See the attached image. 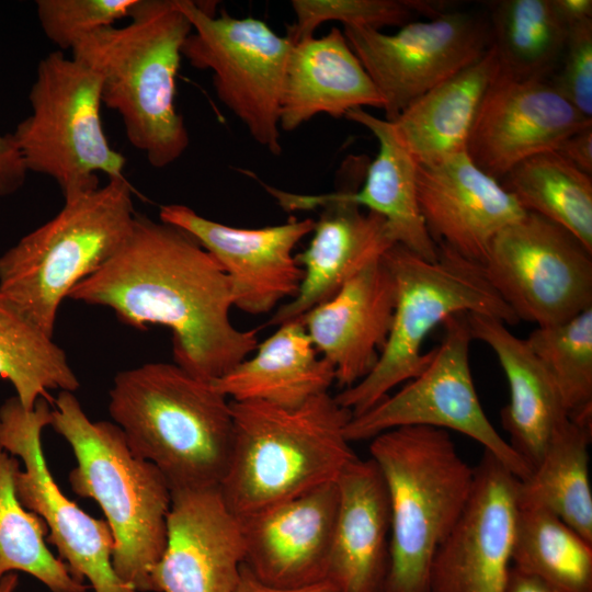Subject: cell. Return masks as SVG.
Returning <instances> with one entry per match:
<instances>
[{
	"mask_svg": "<svg viewBox=\"0 0 592 592\" xmlns=\"http://www.w3.org/2000/svg\"><path fill=\"white\" fill-rule=\"evenodd\" d=\"M68 298L111 308L133 328L167 327L174 363L209 383L259 344L257 330L231 321V283L217 260L186 231L139 213L116 252Z\"/></svg>",
	"mask_w": 592,
	"mask_h": 592,
	"instance_id": "obj_1",
	"label": "cell"
},
{
	"mask_svg": "<svg viewBox=\"0 0 592 592\" xmlns=\"http://www.w3.org/2000/svg\"><path fill=\"white\" fill-rule=\"evenodd\" d=\"M128 19L124 26L83 37L71 57L101 77L102 103L119 114L130 145L161 169L175 162L190 144L175 93L192 25L180 0H137Z\"/></svg>",
	"mask_w": 592,
	"mask_h": 592,
	"instance_id": "obj_2",
	"label": "cell"
},
{
	"mask_svg": "<svg viewBox=\"0 0 592 592\" xmlns=\"http://www.w3.org/2000/svg\"><path fill=\"white\" fill-rule=\"evenodd\" d=\"M109 413L132 451L152 463L171 490L219 487L234 440L230 400L175 363L122 371Z\"/></svg>",
	"mask_w": 592,
	"mask_h": 592,
	"instance_id": "obj_3",
	"label": "cell"
},
{
	"mask_svg": "<svg viewBox=\"0 0 592 592\" xmlns=\"http://www.w3.org/2000/svg\"><path fill=\"white\" fill-rule=\"evenodd\" d=\"M230 408L232 451L219 490L239 519L334 482L357 457L345 435L353 414L330 392L296 408L232 400Z\"/></svg>",
	"mask_w": 592,
	"mask_h": 592,
	"instance_id": "obj_4",
	"label": "cell"
},
{
	"mask_svg": "<svg viewBox=\"0 0 592 592\" xmlns=\"http://www.w3.org/2000/svg\"><path fill=\"white\" fill-rule=\"evenodd\" d=\"M50 426L72 449V491L94 500L115 542L113 567L137 592H153L152 572L167 544L171 489L150 462L135 454L114 422L92 421L71 391H59Z\"/></svg>",
	"mask_w": 592,
	"mask_h": 592,
	"instance_id": "obj_5",
	"label": "cell"
},
{
	"mask_svg": "<svg viewBox=\"0 0 592 592\" xmlns=\"http://www.w3.org/2000/svg\"><path fill=\"white\" fill-rule=\"evenodd\" d=\"M390 506L389 565L383 592H431L434 555L463 513L475 469L449 432L400 426L372 439Z\"/></svg>",
	"mask_w": 592,
	"mask_h": 592,
	"instance_id": "obj_6",
	"label": "cell"
},
{
	"mask_svg": "<svg viewBox=\"0 0 592 592\" xmlns=\"http://www.w3.org/2000/svg\"><path fill=\"white\" fill-rule=\"evenodd\" d=\"M135 215L125 177L65 200L55 217L0 255V293L53 337L61 301L116 252Z\"/></svg>",
	"mask_w": 592,
	"mask_h": 592,
	"instance_id": "obj_7",
	"label": "cell"
},
{
	"mask_svg": "<svg viewBox=\"0 0 592 592\" xmlns=\"http://www.w3.org/2000/svg\"><path fill=\"white\" fill-rule=\"evenodd\" d=\"M383 261L395 280L397 294L387 341L371 373L334 396L353 417L423 372L432 357V350L422 353L423 342L449 316L474 312L494 317L506 326L520 322L487 281L481 265L445 246H437V259L428 261L394 244Z\"/></svg>",
	"mask_w": 592,
	"mask_h": 592,
	"instance_id": "obj_8",
	"label": "cell"
},
{
	"mask_svg": "<svg viewBox=\"0 0 592 592\" xmlns=\"http://www.w3.org/2000/svg\"><path fill=\"white\" fill-rule=\"evenodd\" d=\"M101 77L55 50L42 58L30 89L32 113L10 133L29 172L53 179L68 200L100 186L99 173L124 177L125 157L106 138Z\"/></svg>",
	"mask_w": 592,
	"mask_h": 592,
	"instance_id": "obj_9",
	"label": "cell"
},
{
	"mask_svg": "<svg viewBox=\"0 0 592 592\" xmlns=\"http://www.w3.org/2000/svg\"><path fill=\"white\" fill-rule=\"evenodd\" d=\"M192 25L182 47L192 67L213 72L219 101L272 155L282 153L280 109L293 44L255 18H232L192 0H180Z\"/></svg>",
	"mask_w": 592,
	"mask_h": 592,
	"instance_id": "obj_10",
	"label": "cell"
},
{
	"mask_svg": "<svg viewBox=\"0 0 592 592\" xmlns=\"http://www.w3.org/2000/svg\"><path fill=\"white\" fill-rule=\"evenodd\" d=\"M443 326V340L432 350L423 372L396 394L352 417L346 439L372 440L385 431L413 425L453 430L478 442L519 480L524 479L531 468L498 433L478 398L469 365L473 337L467 314L452 315Z\"/></svg>",
	"mask_w": 592,
	"mask_h": 592,
	"instance_id": "obj_11",
	"label": "cell"
},
{
	"mask_svg": "<svg viewBox=\"0 0 592 592\" xmlns=\"http://www.w3.org/2000/svg\"><path fill=\"white\" fill-rule=\"evenodd\" d=\"M481 269L520 321L548 326L592 307V251L537 214L502 229Z\"/></svg>",
	"mask_w": 592,
	"mask_h": 592,
	"instance_id": "obj_12",
	"label": "cell"
},
{
	"mask_svg": "<svg viewBox=\"0 0 592 592\" xmlns=\"http://www.w3.org/2000/svg\"><path fill=\"white\" fill-rule=\"evenodd\" d=\"M50 401L41 398L26 410L13 396L0 407V444L20 457L24 469L15 475V492L22 505L47 525L46 542L73 577L94 592H137L113 567L114 537L104 519L86 513L67 498L46 464L42 432L52 423Z\"/></svg>",
	"mask_w": 592,
	"mask_h": 592,
	"instance_id": "obj_13",
	"label": "cell"
},
{
	"mask_svg": "<svg viewBox=\"0 0 592 592\" xmlns=\"http://www.w3.org/2000/svg\"><path fill=\"white\" fill-rule=\"evenodd\" d=\"M343 33L379 92L387 121L491 46L488 19L467 11L411 21L395 34L361 27H343Z\"/></svg>",
	"mask_w": 592,
	"mask_h": 592,
	"instance_id": "obj_14",
	"label": "cell"
},
{
	"mask_svg": "<svg viewBox=\"0 0 592 592\" xmlns=\"http://www.w3.org/2000/svg\"><path fill=\"white\" fill-rule=\"evenodd\" d=\"M469 500L431 566V592H505L519 479L489 452L474 467Z\"/></svg>",
	"mask_w": 592,
	"mask_h": 592,
	"instance_id": "obj_15",
	"label": "cell"
},
{
	"mask_svg": "<svg viewBox=\"0 0 592 592\" xmlns=\"http://www.w3.org/2000/svg\"><path fill=\"white\" fill-rule=\"evenodd\" d=\"M159 219L190 234L217 260L230 280L234 307L251 315L267 314L297 294L303 269L293 252L311 234L314 219L239 228L205 218L181 204L162 205Z\"/></svg>",
	"mask_w": 592,
	"mask_h": 592,
	"instance_id": "obj_16",
	"label": "cell"
},
{
	"mask_svg": "<svg viewBox=\"0 0 592 592\" xmlns=\"http://www.w3.org/2000/svg\"><path fill=\"white\" fill-rule=\"evenodd\" d=\"M592 125L547 79L517 80L500 70L474 121L467 155L498 181L521 161L556 151L570 135Z\"/></svg>",
	"mask_w": 592,
	"mask_h": 592,
	"instance_id": "obj_17",
	"label": "cell"
},
{
	"mask_svg": "<svg viewBox=\"0 0 592 592\" xmlns=\"http://www.w3.org/2000/svg\"><path fill=\"white\" fill-rule=\"evenodd\" d=\"M265 190L286 210L323 207L319 219L315 220L308 247L295 255L303 269L299 289L276 309L269 321L271 326L300 319L396 244L386 220L376 213L321 195H299L270 186Z\"/></svg>",
	"mask_w": 592,
	"mask_h": 592,
	"instance_id": "obj_18",
	"label": "cell"
},
{
	"mask_svg": "<svg viewBox=\"0 0 592 592\" xmlns=\"http://www.w3.org/2000/svg\"><path fill=\"white\" fill-rule=\"evenodd\" d=\"M244 563L240 520L219 487L171 490L153 592H235Z\"/></svg>",
	"mask_w": 592,
	"mask_h": 592,
	"instance_id": "obj_19",
	"label": "cell"
},
{
	"mask_svg": "<svg viewBox=\"0 0 592 592\" xmlns=\"http://www.w3.org/2000/svg\"><path fill=\"white\" fill-rule=\"evenodd\" d=\"M418 203L437 246L482 265L496 236L526 212L467 152L432 167H418Z\"/></svg>",
	"mask_w": 592,
	"mask_h": 592,
	"instance_id": "obj_20",
	"label": "cell"
},
{
	"mask_svg": "<svg viewBox=\"0 0 592 592\" xmlns=\"http://www.w3.org/2000/svg\"><path fill=\"white\" fill-rule=\"evenodd\" d=\"M337 509L334 481L238 517L244 566L260 581L278 588L325 580Z\"/></svg>",
	"mask_w": 592,
	"mask_h": 592,
	"instance_id": "obj_21",
	"label": "cell"
},
{
	"mask_svg": "<svg viewBox=\"0 0 592 592\" xmlns=\"http://www.w3.org/2000/svg\"><path fill=\"white\" fill-rule=\"evenodd\" d=\"M396 297L395 280L382 258L300 318L343 389L366 377L377 363L391 328Z\"/></svg>",
	"mask_w": 592,
	"mask_h": 592,
	"instance_id": "obj_22",
	"label": "cell"
},
{
	"mask_svg": "<svg viewBox=\"0 0 592 592\" xmlns=\"http://www.w3.org/2000/svg\"><path fill=\"white\" fill-rule=\"evenodd\" d=\"M335 485L338 509L326 580L339 592H383L390 540L384 477L372 458L356 457Z\"/></svg>",
	"mask_w": 592,
	"mask_h": 592,
	"instance_id": "obj_23",
	"label": "cell"
},
{
	"mask_svg": "<svg viewBox=\"0 0 592 592\" xmlns=\"http://www.w3.org/2000/svg\"><path fill=\"white\" fill-rule=\"evenodd\" d=\"M384 101L343 31L294 43L285 72L280 128L293 132L319 114L341 118Z\"/></svg>",
	"mask_w": 592,
	"mask_h": 592,
	"instance_id": "obj_24",
	"label": "cell"
},
{
	"mask_svg": "<svg viewBox=\"0 0 592 592\" xmlns=\"http://www.w3.org/2000/svg\"><path fill=\"white\" fill-rule=\"evenodd\" d=\"M473 340L496 354L509 385L510 400L501 411L510 445L532 469L555 434L570 421L551 377L525 339L504 322L482 314H467Z\"/></svg>",
	"mask_w": 592,
	"mask_h": 592,
	"instance_id": "obj_25",
	"label": "cell"
},
{
	"mask_svg": "<svg viewBox=\"0 0 592 592\" xmlns=\"http://www.w3.org/2000/svg\"><path fill=\"white\" fill-rule=\"evenodd\" d=\"M500 70L492 46L474 64L430 89L394 121L395 135L419 167L467 152L480 103Z\"/></svg>",
	"mask_w": 592,
	"mask_h": 592,
	"instance_id": "obj_26",
	"label": "cell"
},
{
	"mask_svg": "<svg viewBox=\"0 0 592 592\" xmlns=\"http://www.w3.org/2000/svg\"><path fill=\"white\" fill-rule=\"evenodd\" d=\"M213 386L232 401H261L296 408L329 392L335 372L318 356L300 319L285 322Z\"/></svg>",
	"mask_w": 592,
	"mask_h": 592,
	"instance_id": "obj_27",
	"label": "cell"
},
{
	"mask_svg": "<svg viewBox=\"0 0 592 592\" xmlns=\"http://www.w3.org/2000/svg\"><path fill=\"white\" fill-rule=\"evenodd\" d=\"M344 118L367 128L378 141V153L368 164L361 189L335 191L321 196L366 207L387 223L396 244L428 261L437 259V247L420 213L417 192L418 164L397 139L392 125L364 109L351 110Z\"/></svg>",
	"mask_w": 592,
	"mask_h": 592,
	"instance_id": "obj_28",
	"label": "cell"
},
{
	"mask_svg": "<svg viewBox=\"0 0 592 592\" xmlns=\"http://www.w3.org/2000/svg\"><path fill=\"white\" fill-rule=\"evenodd\" d=\"M591 433L592 429L567 422L519 480L516 496L517 505L545 509L592 543Z\"/></svg>",
	"mask_w": 592,
	"mask_h": 592,
	"instance_id": "obj_29",
	"label": "cell"
},
{
	"mask_svg": "<svg viewBox=\"0 0 592 592\" xmlns=\"http://www.w3.org/2000/svg\"><path fill=\"white\" fill-rule=\"evenodd\" d=\"M489 9L500 71L517 80L546 79L560 64L568 35L551 0H498Z\"/></svg>",
	"mask_w": 592,
	"mask_h": 592,
	"instance_id": "obj_30",
	"label": "cell"
},
{
	"mask_svg": "<svg viewBox=\"0 0 592 592\" xmlns=\"http://www.w3.org/2000/svg\"><path fill=\"white\" fill-rule=\"evenodd\" d=\"M499 182L526 213L565 227L592 251L591 175L546 151L521 161Z\"/></svg>",
	"mask_w": 592,
	"mask_h": 592,
	"instance_id": "obj_31",
	"label": "cell"
},
{
	"mask_svg": "<svg viewBox=\"0 0 592 592\" xmlns=\"http://www.w3.org/2000/svg\"><path fill=\"white\" fill-rule=\"evenodd\" d=\"M512 567L560 592H592V543L542 508L517 505Z\"/></svg>",
	"mask_w": 592,
	"mask_h": 592,
	"instance_id": "obj_32",
	"label": "cell"
},
{
	"mask_svg": "<svg viewBox=\"0 0 592 592\" xmlns=\"http://www.w3.org/2000/svg\"><path fill=\"white\" fill-rule=\"evenodd\" d=\"M0 377L8 379L26 410L48 390L76 391L80 382L65 351L0 293Z\"/></svg>",
	"mask_w": 592,
	"mask_h": 592,
	"instance_id": "obj_33",
	"label": "cell"
},
{
	"mask_svg": "<svg viewBox=\"0 0 592 592\" xmlns=\"http://www.w3.org/2000/svg\"><path fill=\"white\" fill-rule=\"evenodd\" d=\"M19 470L20 459L0 444V579L21 571L52 592H87L88 583L48 549L46 523L20 502L14 485Z\"/></svg>",
	"mask_w": 592,
	"mask_h": 592,
	"instance_id": "obj_34",
	"label": "cell"
},
{
	"mask_svg": "<svg viewBox=\"0 0 592 592\" xmlns=\"http://www.w3.org/2000/svg\"><path fill=\"white\" fill-rule=\"evenodd\" d=\"M525 340L551 377L569 419L592 429V307L536 327Z\"/></svg>",
	"mask_w": 592,
	"mask_h": 592,
	"instance_id": "obj_35",
	"label": "cell"
},
{
	"mask_svg": "<svg viewBox=\"0 0 592 592\" xmlns=\"http://www.w3.org/2000/svg\"><path fill=\"white\" fill-rule=\"evenodd\" d=\"M294 21L286 37L298 43L314 37L315 31L327 22H341L343 27L380 31L385 26H402L412 18L425 13L433 18L444 5L421 0H293Z\"/></svg>",
	"mask_w": 592,
	"mask_h": 592,
	"instance_id": "obj_36",
	"label": "cell"
},
{
	"mask_svg": "<svg viewBox=\"0 0 592 592\" xmlns=\"http://www.w3.org/2000/svg\"><path fill=\"white\" fill-rule=\"evenodd\" d=\"M137 0H37L39 25L57 50H70L87 35L128 18Z\"/></svg>",
	"mask_w": 592,
	"mask_h": 592,
	"instance_id": "obj_37",
	"label": "cell"
},
{
	"mask_svg": "<svg viewBox=\"0 0 592 592\" xmlns=\"http://www.w3.org/2000/svg\"><path fill=\"white\" fill-rule=\"evenodd\" d=\"M560 64L551 84L582 115L592 118V20L568 29Z\"/></svg>",
	"mask_w": 592,
	"mask_h": 592,
	"instance_id": "obj_38",
	"label": "cell"
},
{
	"mask_svg": "<svg viewBox=\"0 0 592 592\" xmlns=\"http://www.w3.org/2000/svg\"><path fill=\"white\" fill-rule=\"evenodd\" d=\"M27 171L11 134H0V196L18 192L24 185Z\"/></svg>",
	"mask_w": 592,
	"mask_h": 592,
	"instance_id": "obj_39",
	"label": "cell"
},
{
	"mask_svg": "<svg viewBox=\"0 0 592 592\" xmlns=\"http://www.w3.org/2000/svg\"><path fill=\"white\" fill-rule=\"evenodd\" d=\"M580 171L592 174V125L566 138L556 150Z\"/></svg>",
	"mask_w": 592,
	"mask_h": 592,
	"instance_id": "obj_40",
	"label": "cell"
},
{
	"mask_svg": "<svg viewBox=\"0 0 592 592\" xmlns=\"http://www.w3.org/2000/svg\"><path fill=\"white\" fill-rule=\"evenodd\" d=\"M235 592H339L326 579L300 587L278 588L269 585L257 579L252 572L244 566L241 577Z\"/></svg>",
	"mask_w": 592,
	"mask_h": 592,
	"instance_id": "obj_41",
	"label": "cell"
},
{
	"mask_svg": "<svg viewBox=\"0 0 592 592\" xmlns=\"http://www.w3.org/2000/svg\"><path fill=\"white\" fill-rule=\"evenodd\" d=\"M557 13L567 27L592 20L591 0H551Z\"/></svg>",
	"mask_w": 592,
	"mask_h": 592,
	"instance_id": "obj_42",
	"label": "cell"
},
{
	"mask_svg": "<svg viewBox=\"0 0 592 592\" xmlns=\"http://www.w3.org/2000/svg\"><path fill=\"white\" fill-rule=\"evenodd\" d=\"M505 592H560L544 581L511 567Z\"/></svg>",
	"mask_w": 592,
	"mask_h": 592,
	"instance_id": "obj_43",
	"label": "cell"
},
{
	"mask_svg": "<svg viewBox=\"0 0 592 592\" xmlns=\"http://www.w3.org/2000/svg\"><path fill=\"white\" fill-rule=\"evenodd\" d=\"M19 583L18 574L11 572L0 579V592H14Z\"/></svg>",
	"mask_w": 592,
	"mask_h": 592,
	"instance_id": "obj_44",
	"label": "cell"
}]
</instances>
